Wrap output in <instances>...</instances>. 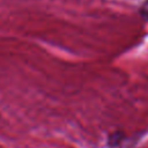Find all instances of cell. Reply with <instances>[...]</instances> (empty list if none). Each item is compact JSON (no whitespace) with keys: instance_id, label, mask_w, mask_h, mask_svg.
I'll return each mask as SVG.
<instances>
[{"instance_id":"cell-1","label":"cell","mask_w":148,"mask_h":148,"mask_svg":"<svg viewBox=\"0 0 148 148\" xmlns=\"http://www.w3.org/2000/svg\"><path fill=\"white\" fill-rule=\"evenodd\" d=\"M140 14H141V16H142L143 18L148 20V1H146V2L141 6V8H140Z\"/></svg>"}]
</instances>
